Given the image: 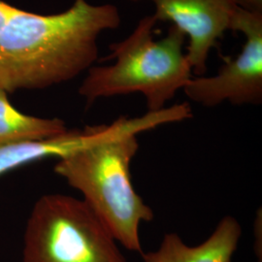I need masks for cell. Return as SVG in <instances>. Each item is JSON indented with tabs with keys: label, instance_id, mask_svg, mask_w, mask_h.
<instances>
[{
	"label": "cell",
	"instance_id": "1",
	"mask_svg": "<svg viewBox=\"0 0 262 262\" xmlns=\"http://www.w3.org/2000/svg\"><path fill=\"white\" fill-rule=\"evenodd\" d=\"M121 23L113 4L75 0L66 12L44 16L0 1V86L12 94L74 79L96 61L100 33Z\"/></svg>",
	"mask_w": 262,
	"mask_h": 262
},
{
	"label": "cell",
	"instance_id": "2",
	"mask_svg": "<svg viewBox=\"0 0 262 262\" xmlns=\"http://www.w3.org/2000/svg\"><path fill=\"white\" fill-rule=\"evenodd\" d=\"M192 117L190 105L175 104L138 118H124L111 135L58 159L55 173L80 191L83 200L103 222L116 241L142 253L139 228L154 219V212L135 191L130 163L139 150L137 135L159 125Z\"/></svg>",
	"mask_w": 262,
	"mask_h": 262
},
{
	"label": "cell",
	"instance_id": "3",
	"mask_svg": "<svg viewBox=\"0 0 262 262\" xmlns=\"http://www.w3.org/2000/svg\"><path fill=\"white\" fill-rule=\"evenodd\" d=\"M159 24L154 15L141 19L128 37L113 43L105 60L108 66H94L79 89L88 105L102 97L142 94L148 112H159L192 78V68L184 53L186 35L171 26L165 37L155 41Z\"/></svg>",
	"mask_w": 262,
	"mask_h": 262
},
{
	"label": "cell",
	"instance_id": "4",
	"mask_svg": "<svg viewBox=\"0 0 262 262\" xmlns=\"http://www.w3.org/2000/svg\"><path fill=\"white\" fill-rule=\"evenodd\" d=\"M118 244L83 199L46 194L28 219L23 262H128Z\"/></svg>",
	"mask_w": 262,
	"mask_h": 262
},
{
	"label": "cell",
	"instance_id": "5",
	"mask_svg": "<svg viewBox=\"0 0 262 262\" xmlns=\"http://www.w3.org/2000/svg\"><path fill=\"white\" fill-rule=\"evenodd\" d=\"M230 30L246 37L242 52L222 66L212 77H192L183 89L191 101L215 107L262 102V14L238 8Z\"/></svg>",
	"mask_w": 262,
	"mask_h": 262
},
{
	"label": "cell",
	"instance_id": "6",
	"mask_svg": "<svg viewBox=\"0 0 262 262\" xmlns=\"http://www.w3.org/2000/svg\"><path fill=\"white\" fill-rule=\"evenodd\" d=\"M150 1L158 21H170L188 38L187 59L196 77L207 71L211 50L230 30L238 10L234 0H128Z\"/></svg>",
	"mask_w": 262,
	"mask_h": 262
},
{
	"label": "cell",
	"instance_id": "7",
	"mask_svg": "<svg viewBox=\"0 0 262 262\" xmlns=\"http://www.w3.org/2000/svg\"><path fill=\"white\" fill-rule=\"evenodd\" d=\"M241 237L240 223L226 215L197 246H188L177 233H167L156 251L141 255L144 262H232Z\"/></svg>",
	"mask_w": 262,
	"mask_h": 262
},
{
	"label": "cell",
	"instance_id": "8",
	"mask_svg": "<svg viewBox=\"0 0 262 262\" xmlns=\"http://www.w3.org/2000/svg\"><path fill=\"white\" fill-rule=\"evenodd\" d=\"M122 122L121 117L111 124L85 126L84 129H68L66 133L50 139L0 147V176L38 160L50 158L61 159L84 149L118 130Z\"/></svg>",
	"mask_w": 262,
	"mask_h": 262
},
{
	"label": "cell",
	"instance_id": "9",
	"mask_svg": "<svg viewBox=\"0 0 262 262\" xmlns=\"http://www.w3.org/2000/svg\"><path fill=\"white\" fill-rule=\"evenodd\" d=\"M68 130L60 119H44L19 112L0 86V147L25 142L45 140Z\"/></svg>",
	"mask_w": 262,
	"mask_h": 262
},
{
	"label": "cell",
	"instance_id": "10",
	"mask_svg": "<svg viewBox=\"0 0 262 262\" xmlns=\"http://www.w3.org/2000/svg\"><path fill=\"white\" fill-rule=\"evenodd\" d=\"M254 222V238H255V243H254V253L257 257L259 262H261L262 259V217L261 210L257 211Z\"/></svg>",
	"mask_w": 262,
	"mask_h": 262
},
{
	"label": "cell",
	"instance_id": "11",
	"mask_svg": "<svg viewBox=\"0 0 262 262\" xmlns=\"http://www.w3.org/2000/svg\"><path fill=\"white\" fill-rule=\"evenodd\" d=\"M234 2L240 9L262 14V0H234Z\"/></svg>",
	"mask_w": 262,
	"mask_h": 262
}]
</instances>
